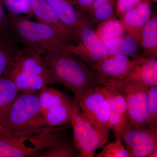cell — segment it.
Listing matches in <instances>:
<instances>
[{"instance_id":"1","label":"cell","mask_w":157,"mask_h":157,"mask_svg":"<svg viewBox=\"0 0 157 157\" xmlns=\"http://www.w3.org/2000/svg\"><path fill=\"white\" fill-rule=\"evenodd\" d=\"M56 84L72 91L76 101L101 85L90 67L76 57L63 52H47L42 55Z\"/></svg>"},{"instance_id":"2","label":"cell","mask_w":157,"mask_h":157,"mask_svg":"<svg viewBox=\"0 0 157 157\" xmlns=\"http://www.w3.org/2000/svg\"><path fill=\"white\" fill-rule=\"evenodd\" d=\"M48 127L30 134H14L0 130V157H36L38 153L67 139L70 126Z\"/></svg>"},{"instance_id":"3","label":"cell","mask_w":157,"mask_h":157,"mask_svg":"<svg viewBox=\"0 0 157 157\" xmlns=\"http://www.w3.org/2000/svg\"><path fill=\"white\" fill-rule=\"evenodd\" d=\"M9 29L14 36L42 55L47 52L70 53V47L59 39L55 32L43 23L33 21L29 16L8 14Z\"/></svg>"},{"instance_id":"4","label":"cell","mask_w":157,"mask_h":157,"mask_svg":"<svg viewBox=\"0 0 157 157\" xmlns=\"http://www.w3.org/2000/svg\"><path fill=\"white\" fill-rule=\"evenodd\" d=\"M36 92H21L0 124V130L14 134H30L50 127L41 112L39 93Z\"/></svg>"},{"instance_id":"5","label":"cell","mask_w":157,"mask_h":157,"mask_svg":"<svg viewBox=\"0 0 157 157\" xmlns=\"http://www.w3.org/2000/svg\"><path fill=\"white\" fill-rule=\"evenodd\" d=\"M70 124L79 157H94L96 151L107 143L109 132H103L91 123L80 111L79 106L73 113Z\"/></svg>"},{"instance_id":"6","label":"cell","mask_w":157,"mask_h":157,"mask_svg":"<svg viewBox=\"0 0 157 157\" xmlns=\"http://www.w3.org/2000/svg\"><path fill=\"white\" fill-rule=\"evenodd\" d=\"M76 45L70 47V54L90 67L100 63L109 55L105 44L90 26L88 21L82 24L74 33Z\"/></svg>"},{"instance_id":"7","label":"cell","mask_w":157,"mask_h":157,"mask_svg":"<svg viewBox=\"0 0 157 157\" xmlns=\"http://www.w3.org/2000/svg\"><path fill=\"white\" fill-rule=\"evenodd\" d=\"M102 85L92 90L77 101L85 117L103 132H109V106Z\"/></svg>"},{"instance_id":"8","label":"cell","mask_w":157,"mask_h":157,"mask_svg":"<svg viewBox=\"0 0 157 157\" xmlns=\"http://www.w3.org/2000/svg\"><path fill=\"white\" fill-rule=\"evenodd\" d=\"M129 157H148L157 150V127L147 124L132 126L121 135Z\"/></svg>"},{"instance_id":"9","label":"cell","mask_w":157,"mask_h":157,"mask_svg":"<svg viewBox=\"0 0 157 157\" xmlns=\"http://www.w3.org/2000/svg\"><path fill=\"white\" fill-rule=\"evenodd\" d=\"M147 58L139 57L131 59L126 56L111 55L90 67L95 72L102 85L105 82L123 79L136 66Z\"/></svg>"},{"instance_id":"10","label":"cell","mask_w":157,"mask_h":157,"mask_svg":"<svg viewBox=\"0 0 157 157\" xmlns=\"http://www.w3.org/2000/svg\"><path fill=\"white\" fill-rule=\"evenodd\" d=\"M114 87L122 94L126 101L130 126L146 124L150 86L143 85L126 84Z\"/></svg>"},{"instance_id":"11","label":"cell","mask_w":157,"mask_h":157,"mask_svg":"<svg viewBox=\"0 0 157 157\" xmlns=\"http://www.w3.org/2000/svg\"><path fill=\"white\" fill-rule=\"evenodd\" d=\"M109 106L110 129L116 138L121 137L125 130L130 127L126 101L115 87L102 85Z\"/></svg>"},{"instance_id":"12","label":"cell","mask_w":157,"mask_h":157,"mask_svg":"<svg viewBox=\"0 0 157 157\" xmlns=\"http://www.w3.org/2000/svg\"><path fill=\"white\" fill-rule=\"evenodd\" d=\"M9 70L38 75L48 84H56L42 55L37 51L26 47L19 50Z\"/></svg>"},{"instance_id":"13","label":"cell","mask_w":157,"mask_h":157,"mask_svg":"<svg viewBox=\"0 0 157 157\" xmlns=\"http://www.w3.org/2000/svg\"><path fill=\"white\" fill-rule=\"evenodd\" d=\"M31 7L33 16L39 21L53 29L59 39L68 46L75 45L73 34L59 19L56 12L45 0H31Z\"/></svg>"},{"instance_id":"14","label":"cell","mask_w":157,"mask_h":157,"mask_svg":"<svg viewBox=\"0 0 157 157\" xmlns=\"http://www.w3.org/2000/svg\"><path fill=\"white\" fill-rule=\"evenodd\" d=\"M126 84L143 85L147 86H157V60L154 58H148L145 61L137 65L128 75L118 81L103 82L104 85L113 86Z\"/></svg>"},{"instance_id":"15","label":"cell","mask_w":157,"mask_h":157,"mask_svg":"<svg viewBox=\"0 0 157 157\" xmlns=\"http://www.w3.org/2000/svg\"><path fill=\"white\" fill-rule=\"evenodd\" d=\"M152 17L150 0H142L138 8L124 14L120 21L125 33L140 42L144 28Z\"/></svg>"},{"instance_id":"16","label":"cell","mask_w":157,"mask_h":157,"mask_svg":"<svg viewBox=\"0 0 157 157\" xmlns=\"http://www.w3.org/2000/svg\"><path fill=\"white\" fill-rule=\"evenodd\" d=\"M52 7L65 26L74 35L76 29L87 19L75 7L73 0H45ZM75 39V38H74Z\"/></svg>"},{"instance_id":"17","label":"cell","mask_w":157,"mask_h":157,"mask_svg":"<svg viewBox=\"0 0 157 157\" xmlns=\"http://www.w3.org/2000/svg\"><path fill=\"white\" fill-rule=\"evenodd\" d=\"M78 107L76 99H72L67 103L48 110L43 115L46 123L49 126H66L71 125V118Z\"/></svg>"},{"instance_id":"18","label":"cell","mask_w":157,"mask_h":157,"mask_svg":"<svg viewBox=\"0 0 157 157\" xmlns=\"http://www.w3.org/2000/svg\"><path fill=\"white\" fill-rule=\"evenodd\" d=\"M4 76L14 82L21 92H34L49 85L44 78L34 74L9 70Z\"/></svg>"},{"instance_id":"19","label":"cell","mask_w":157,"mask_h":157,"mask_svg":"<svg viewBox=\"0 0 157 157\" xmlns=\"http://www.w3.org/2000/svg\"><path fill=\"white\" fill-rule=\"evenodd\" d=\"M139 45L143 51L142 57L157 56V17H152L144 28L140 35Z\"/></svg>"},{"instance_id":"20","label":"cell","mask_w":157,"mask_h":157,"mask_svg":"<svg viewBox=\"0 0 157 157\" xmlns=\"http://www.w3.org/2000/svg\"><path fill=\"white\" fill-rule=\"evenodd\" d=\"M20 92L10 78L5 76L0 77V124Z\"/></svg>"},{"instance_id":"21","label":"cell","mask_w":157,"mask_h":157,"mask_svg":"<svg viewBox=\"0 0 157 157\" xmlns=\"http://www.w3.org/2000/svg\"><path fill=\"white\" fill-rule=\"evenodd\" d=\"M72 99L64 93L47 86L42 88L39 94V106L43 115Z\"/></svg>"},{"instance_id":"22","label":"cell","mask_w":157,"mask_h":157,"mask_svg":"<svg viewBox=\"0 0 157 157\" xmlns=\"http://www.w3.org/2000/svg\"><path fill=\"white\" fill-rule=\"evenodd\" d=\"M8 36L6 32L0 33V77L9 70L19 51L15 42Z\"/></svg>"},{"instance_id":"23","label":"cell","mask_w":157,"mask_h":157,"mask_svg":"<svg viewBox=\"0 0 157 157\" xmlns=\"http://www.w3.org/2000/svg\"><path fill=\"white\" fill-rule=\"evenodd\" d=\"M109 55H121L129 56L135 53L140 46L139 42L126 34L122 37L105 44Z\"/></svg>"},{"instance_id":"24","label":"cell","mask_w":157,"mask_h":157,"mask_svg":"<svg viewBox=\"0 0 157 157\" xmlns=\"http://www.w3.org/2000/svg\"><path fill=\"white\" fill-rule=\"evenodd\" d=\"M96 33L99 39L105 44L122 37L125 31L121 21L114 17L99 25Z\"/></svg>"},{"instance_id":"25","label":"cell","mask_w":157,"mask_h":157,"mask_svg":"<svg viewBox=\"0 0 157 157\" xmlns=\"http://www.w3.org/2000/svg\"><path fill=\"white\" fill-rule=\"evenodd\" d=\"M36 157H79L74 142L66 139L40 152Z\"/></svg>"},{"instance_id":"26","label":"cell","mask_w":157,"mask_h":157,"mask_svg":"<svg viewBox=\"0 0 157 157\" xmlns=\"http://www.w3.org/2000/svg\"><path fill=\"white\" fill-rule=\"evenodd\" d=\"M8 14L20 15L26 14L34 16L31 7V0H2Z\"/></svg>"},{"instance_id":"27","label":"cell","mask_w":157,"mask_h":157,"mask_svg":"<svg viewBox=\"0 0 157 157\" xmlns=\"http://www.w3.org/2000/svg\"><path fill=\"white\" fill-rule=\"evenodd\" d=\"M97 157H129L128 152L122 144L121 137H116L115 141L104 147Z\"/></svg>"},{"instance_id":"28","label":"cell","mask_w":157,"mask_h":157,"mask_svg":"<svg viewBox=\"0 0 157 157\" xmlns=\"http://www.w3.org/2000/svg\"><path fill=\"white\" fill-rule=\"evenodd\" d=\"M116 0H112L102 5L89 14L94 22L100 25L114 17V9Z\"/></svg>"},{"instance_id":"29","label":"cell","mask_w":157,"mask_h":157,"mask_svg":"<svg viewBox=\"0 0 157 157\" xmlns=\"http://www.w3.org/2000/svg\"><path fill=\"white\" fill-rule=\"evenodd\" d=\"M146 124L157 127V86H150L148 89Z\"/></svg>"},{"instance_id":"30","label":"cell","mask_w":157,"mask_h":157,"mask_svg":"<svg viewBox=\"0 0 157 157\" xmlns=\"http://www.w3.org/2000/svg\"><path fill=\"white\" fill-rule=\"evenodd\" d=\"M142 0H117L116 11L118 17L121 18L129 11L137 9Z\"/></svg>"},{"instance_id":"31","label":"cell","mask_w":157,"mask_h":157,"mask_svg":"<svg viewBox=\"0 0 157 157\" xmlns=\"http://www.w3.org/2000/svg\"><path fill=\"white\" fill-rule=\"evenodd\" d=\"M8 29H9V16L2 1L0 0V32H6Z\"/></svg>"},{"instance_id":"32","label":"cell","mask_w":157,"mask_h":157,"mask_svg":"<svg viewBox=\"0 0 157 157\" xmlns=\"http://www.w3.org/2000/svg\"><path fill=\"white\" fill-rule=\"evenodd\" d=\"M75 6L81 12H86L94 0H73Z\"/></svg>"},{"instance_id":"33","label":"cell","mask_w":157,"mask_h":157,"mask_svg":"<svg viewBox=\"0 0 157 157\" xmlns=\"http://www.w3.org/2000/svg\"><path fill=\"white\" fill-rule=\"evenodd\" d=\"M111 1L112 0H94L91 6H90V8L86 12H87L89 14H91L92 12L100 6Z\"/></svg>"},{"instance_id":"34","label":"cell","mask_w":157,"mask_h":157,"mask_svg":"<svg viewBox=\"0 0 157 157\" xmlns=\"http://www.w3.org/2000/svg\"><path fill=\"white\" fill-rule=\"evenodd\" d=\"M157 157V150L153 152L151 154L149 155L148 156V157Z\"/></svg>"},{"instance_id":"35","label":"cell","mask_w":157,"mask_h":157,"mask_svg":"<svg viewBox=\"0 0 157 157\" xmlns=\"http://www.w3.org/2000/svg\"><path fill=\"white\" fill-rule=\"evenodd\" d=\"M151 1L157 3V0H150Z\"/></svg>"}]
</instances>
